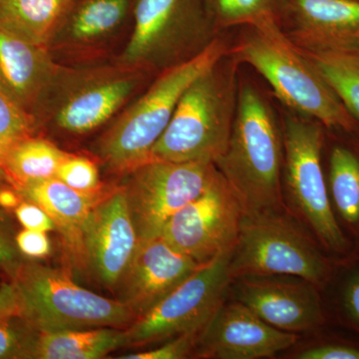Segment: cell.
Returning <instances> with one entry per match:
<instances>
[{"label": "cell", "instance_id": "obj_1", "mask_svg": "<svg viewBox=\"0 0 359 359\" xmlns=\"http://www.w3.org/2000/svg\"><path fill=\"white\" fill-rule=\"evenodd\" d=\"M228 55L255 68L290 109L327 128L353 131L356 120L316 65L290 39L278 21L247 26Z\"/></svg>", "mask_w": 359, "mask_h": 359}, {"label": "cell", "instance_id": "obj_2", "mask_svg": "<svg viewBox=\"0 0 359 359\" xmlns=\"http://www.w3.org/2000/svg\"><path fill=\"white\" fill-rule=\"evenodd\" d=\"M215 165L237 193L245 215L280 209L283 135L268 102L250 85L238 90L228 148Z\"/></svg>", "mask_w": 359, "mask_h": 359}, {"label": "cell", "instance_id": "obj_3", "mask_svg": "<svg viewBox=\"0 0 359 359\" xmlns=\"http://www.w3.org/2000/svg\"><path fill=\"white\" fill-rule=\"evenodd\" d=\"M238 65L226 54L186 89L150 160L216 164L221 159L237 111Z\"/></svg>", "mask_w": 359, "mask_h": 359}, {"label": "cell", "instance_id": "obj_4", "mask_svg": "<svg viewBox=\"0 0 359 359\" xmlns=\"http://www.w3.org/2000/svg\"><path fill=\"white\" fill-rule=\"evenodd\" d=\"M215 39L193 57L166 68L150 89L125 111L101 137L98 153L111 171L127 173L150 161V154L171 121L186 89L228 54Z\"/></svg>", "mask_w": 359, "mask_h": 359}, {"label": "cell", "instance_id": "obj_5", "mask_svg": "<svg viewBox=\"0 0 359 359\" xmlns=\"http://www.w3.org/2000/svg\"><path fill=\"white\" fill-rule=\"evenodd\" d=\"M21 316L39 332L127 328L136 318L121 301L78 285L61 269L23 262L13 278Z\"/></svg>", "mask_w": 359, "mask_h": 359}, {"label": "cell", "instance_id": "obj_6", "mask_svg": "<svg viewBox=\"0 0 359 359\" xmlns=\"http://www.w3.org/2000/svg\"><path fill=\"white\" fill-rule=\"evenodd\" d=\"M330 273L327 259L278 211L245 215L230 262L231 278L292 276L320 285Z\"/></svg>", "mask_w": 359, "mask_h": 359}, {"label": "cell", "instance_id": "obj_7", "mask_svg": "<svg viewBox=\"0 0 359 359\" xmlns=\"http://www.w3.org/2000/svg\"><path fill=\"white\" fill-rule=\"evenodd\" d=\"M217 32L203 0H138L133 32L120 62L124 67L173 66L193 57Z\"/></svg>", "mask_w": 359, "mask_h": 359}, {"label": "cell", "instance_id": "obj_8", "mask_svg": "<svg viewBox=\"0 0 359 359\" xmlns=\"http://www.w3.org/2000/svg\"><path fill=\"white\" fill-rule=\"evenodd\" d=\"M233 252L201 266L185 282L142 314L126 328L128 346H147L179 335L202 332L217 309L231 282Z\"/></svg>", "mask_w": 359, "mask_h": 359}, {"label": "cell", "instance_id": "obj_9", "mask_svg": "<svg viewBox=\"0 0 359 359\" xmlns=\"http://www.w3.org/2000/svg\"><path fill=\"white\" fill-rule=\"evenodd\" d=\"M212 163L150 160L130 172L124 188L139 243L161 237L169 219L212 183Z\"/></svg>", "mask_w": 359, "mask_h": 359}, {"label": "cell", "instance_id": "obj_10", "mask_svg": "<svg viewBox=\"0 0 359 359\" xmlns=\"http://www.w3.org/2000/svg\"><path fill=\"white\" fill-rule=\"evenodd\" d=\"M323 125L289 116L283 126L285 183L290 199L314 233L330 249L347 243L334 214L321 167Z\"/></svg>", "mask_w": 359, "mask_h": 359}, {"label": "cell", "instance_id": "obj_11", "mask_svg": "<svg viewBox=\"0 0 359 359\" xmlns=\"http://www.w3.org/2000/svg\"><path fill=\"white\" fill-rule=\"evenodd\" d=\"M245 211L240 198L218 172L209 187L169 219L162 237L199 264L233 252Z\"/></svg>", "mask_w": 359, "mask_h": 359}, {"label": "cell", "instance_id": "obj_12", "mask_svg": "<svg viewBox=\"0 0 359 359\" xmlns=\"http://www.w3.org/2000/svg\"><path fill=\"white\" fill-rule=\"evenodd\" d=\"M86 264L105 287L116 289L139 245L124 188L106 193L90 212L83 231Z\"/></svg>", "mask_w": 359, "mask_h": 359}, {"label": "cell", "instance_id": "obj_13", "mask_svg": "<svg viewBox=\"0 0 359 359\" xmlns=\"http://www.w3.org/2000/svg\"><path fill=\"white\" fill-rule=\"evenodd\" d=\"M294 332L269 325L241 302L222 304L200 334L197 354L217 359L269 358L297 341Z\"/></svg>", "mask_w": 359, "mask_h": 359}, {"label": "cell", "instance_id": "obj_14", "mask_svg": "<svg viewBox=\"0 0 359 359\" xmlns=\"http://www.w3.org/2000/svg\"><path fill=\"white\" fill-rule=\"evenodd\" d=\"M280 25L304 51H359V0H283Z\"/></svg>", "mask_w": 359, "mask_h": 359}, {"label": "cell", "instance_id": "obj_15", "mask_svg": "<svg viewBox=\"0 0 359 359\" xmlns=\"http://www.w3.org/2000/svg\"><path fill=\"white\" fill-rule=\"evenodd\" d=\"M203 264L182 254L164 238L139 243L119 285L120 301L139 318L185 282ZM135 318V320H136Z\"/></svg>", "mask_w": 359, "mask_h": 359}, {"label": "cell", "instance_id": "obj_16", "mask_svg": "<svg viewBox=\"0 0 359 359\" xmlns=\"http://www.w3.org/2000/svg\"><path fill=\"white\" fill-rule=\"evenodd\" d=\"M61 94L54 121L70 134H86L107 122L133 93L138 79L131 68L95 71Z\"/></svg>", "mask_w": 359, "mask_h": 359}, {"label": "cell", "instance_id": "obj_17", "mask_svg": "<svg viewBox=\"0 0 359 359\" xmlns=\"http://www.w3.org/2000/svg\"><path fill=\"white\" fill-rule=\"evenodd\" d=\"M238 302L262 320L285 332H304L323 321L313 283L248 276L238 285Z\"/></svg>", "mask_w": 359, "mask_h": 359}, {"label": "cell", "instance_id": "obj_18", "mask_svg": "<svg viewBox=\"0 0 359 359\" xmlns=\"http://www.w3.org/2000/svg\"><path fill=\"white\" fill-rule=\"evenodd\" d=\"M61 70L53 62L49 47L33 43L0 25V84L35 120Z\"/></svg>", "mask_w": 359, "mask_h": 359}, {"label": "cell", "instance_id": "obj_19", "mask_svg": "<svg viewBox=\"0 0 359 359\" xmlns=\"http://www.w3.org/2000/svg\"><path fill=\"white\" fill-rule=\"evenodd\" d=\"M23 200L41 207L61 233L70 257L78 264H86L83 231L94 205L107 192L86 193L75 190L53 177L15 188Z\"/></svg>", "mask_w": 359, "mask_h": 359}, {"label": "cell", "instance_id": "obj_20", "mask_svg": "<svg viewBox=\"0 0 359 359\" xmlns=\"http://www.w3.org/2000/svg\"><path fill=\"white\" fill-rule=\"evenodd\" d=\"M126 328L37 330L29 359H98L128 346Z\"/></svg>", "mask_w": 359, "mask_h": 359}, {"label": "cell", "instance_id": "obj_21", "mask_svg": "<svg viewBox=\"0 0 359 359\" xmlns=\"http://www.w3.org/2000/svg\"><path fill=\"white\" fill-rule=\"evenodd\" d=\"M76 0H0V25L49 47Z\"/></svg>", "mask_w": 359, "mask_h": 359}, {"label": "cell", "instance_id": "obj_22", "mask_svg": "<svg viewBox=\"0 0 359 359\" xmlns=\"http://www.w3.org/2000/svg\"><path fill=\"white\" fill-rule=\"evenodd\" d=\"M69 153L45 139L28 137L7 154L1 165L9 183L14 188L56 176L59 166Z\"/></svg>", "mask_w": 359, "mask_h": 359}, {"label": "cell", "instance_id": "obj_23", "mask_svg": "<svg viewBox=\"0 0 359 359\" xmlns=\"http://www.w3.org/2000/svg\"><path fill=\"white\" fill-rule=\"evenodd\" d=\"M128 8L129 0H84L70 9L60 27L73 41H93L119 27Z\"/></svg>", "mask_w": 359, "mask_h": 359}, {"label": "cell", "instance_id": "obj_24", "mask_svg": "<svg viewBox=\"0 0 359 359\" xmlns=\"http://www.w3.org/2000/svg\"><path fill=\"white\" fill-rule=\"evenodd\" d=\"M302 50V49H301ZM359 122V51H304Z\"/></svg>", "mask_w": 359, "mask_h": 359}, {"label": "cell", "instance_id": "obj_25", "mask_svg": "<svg viewBox=\"0 0 359 359\" xmlns=\"http://www.w3.org/2000/svg\"><path fill=\"white\" fill-rule=\"evenodd\" d=\"M330 186L335 208L347 223H359V159L353 151L335 146L330 160Z\"/></svg>", "mask_w": 359, "mask_h": 359}, {"label": "cell", "instance_id": "obj_26", "mask_svg": "<svg viewBox=\"0 0 359 359\" xmlns=\"http://www.w3.org/2000/svg\"><path fill=\"white\" fill-rule=\"evenodd\" d=\"M217 32L254 26L268 20L280 23L283 0H203Z\"/></svg>", "mask_w": 359, "mask_h": 359}, {"label": "cell", "instance_id": "obj_27", "mask_svg": "<svg viewBox=\"0 0 359 359\" xmlns=\"http://www.w3.org/2000/svg\"><path fill=\"white\" fill-rule=\"evenodd\" d=\"M36 120L0 84V167L9 151L34 133Z\"/></svg>", "mask_w": 359, "mask_h": 359}, {"label": "cell", "instance_id": "obj_28", "mask_svg": "<svg viewBox=\"0 0 359 359\" xmlns=\"http://www.w3.org/2000/svg\"><path fill=\"white\" fill-rule=\"evenodd\" d=\"M36 332L20 313L0 316V359H29Z\"/></svg>", "mask_w": 359, "mask_h": 359}, {"label": "cell", "instance_id": "obj_29", "mask_svg": "<svg viewBox=\"0 0 359 359\" xmlns=\"http://www.w3.org/2000/svg\"><path fill=\"white\" fill-rule=\"evenodd\" d=\"M56 178L66 185L86 193L102 192L99 170L93 161L69 154L59 166Z\"/></svg>", "mask_w": 359, "mask_h": 359}, {"label": "cell", "instance_id": "obj_30", "mask_svg": "<svg viewBox=\"0 0 359 359\" xmlns=\"http://www.w3.org/2000/svg\"><path fill=\"white\" fill-rule=\"evenodd\" d=\"M8 211L0 208V269L11 278L18 273L25 259L16 245V231Z\"/></svg>", "mask_w": 359, "mask_h": 359}, {"label": "cell", "instance_id": "obj_31", "mask_svg": "<svg viewBox=\"0 0 359 359\" xmlns=\"http://www.w3.org/2000/svg\"><path fill=\"white\" fill-rule=\"evenodd\" d=\"M201 332H191L179 335L165 342L162 346L150 351L125 354L120 359H181L190 355L197 347Z\"/></svg>", "mask_w": 359, "mask_h": 359}, {"label": "cell", "instance_id": "obj_32", "mask_svg": "<svg viewBox=\"0 0 359 359\" xmlns=\"http://www.w3.org/2000/svg\"><path fill=\"white\" fill-rule=\"evenodd\" d=\"M14 212L16 219L25 229L46 233L56 231L55 224L49 215L35 203L23 200Z\"/></svg>", "mask_w": 359, "mask_h": 359}, {"label": "cell", "instance_id": "obj_33", "mask_svg": "<svg viewBox=\"0 0 359 359\" xmlns=\"http://www.w3.org/2000/svg\"><path fill=\"white\" fill-rule=\"evenodd\" d=\"M16 245L23 257L42 259L51 252V244L46 231L25 230L16 233Z\"/></svg>", "mask_w": 359, "mask_h": 359}, {"label": "cell", "instance_id": "obj_34", "mask_svg": "<svg viewBox=\"0 0 359 359\" xmlns=\"http://www.w3.org/2000/svg\"><path fill=\"white\" fill-rule=\"evenodd\" d=\"M299 359H359V349L356 347L327 344L311 347L297 354Z\"/></svg>", "mask_w": 359, "mask_h": 359}, {"label": "cell", "instance_id": "obj_35", "mask_svg": "<svg viewBox=\"0 0 359 359\" xmlns=\"http://www.w3.org/2000/svg\"><path fill=\"white\" fill-rule=\"evenodd\" d=\"M21 313L20 295L13 283H4L0 287V316Z\"/></svg>", "mask_w": 359, "mask_h": 359}, {"label": "cell", "instance_id": "obj_36", "mask_svg": "<svg viewBox=\"0 0 359 359\" xmlns=\"http://www.w3.org/2000/svg\"><path fill=\"white\" fill-rule=\"evenodd\" d=\"M344 304L351 320L359 325V271L347 283L344 290Z\"/></svg>", "mask_w": 359, "mask_h": 359}, {"label": "cell", "instance_id": "obj_37", "mask_svg": "<svg viewBox=\"0 0 359 359\" xmlns=\"http://www.w3.org/2000/svg\"><path fill=\"white\" fill-rule=\"evenodd\" d=\"M20 192L11 183L6 184L0 189V208L6 211L15 210L22 202Z\"/></svg>", "mask_w": 359, "mask_h": 359}, {"label": "cell", "instance_id": "obj_38", "mask_svg": "<svg viewBox=\"0 0 359 359\" xmlns=\"http://www.w3.org/2000/svg\"><path fill=\"white\" fill-rule=\"evenodd\" d=\"M8 180H7L6 174H4V172L2 171L1 168H0V189L2 188L4 185H6V184H8Z\"/></svg>", "mask_w": 359, "mask_h": 359}]
</instances>
